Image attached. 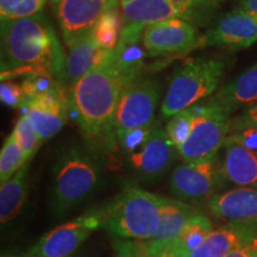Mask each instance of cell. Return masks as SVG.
I'll return each mask as SVG.
<instances>
[{"mask_svg":"<svg viewBox=\"0 0 257 257\" xmlns=\"http://www.w3.org/2000/svg\"><path fill=\"white\" fill-rule=\"evenodd\" d=\"M0 99L2 102L10 107L22 108L27 102V95L22 86L16 85L15 82L2 81L0 86Z\"/></svg>","mask_w":257,"mask_h":257,"instance_id":"obj_32","label":"cell"},{"mask_svg":"<svg viewBox=\"0 0 257 257\" xmlns=\"http://www.w3.org/2000/svg\"><path fill=\"white\" fill-rule=\"evenodd\" d=\"M115 257H120V256H119V255H117V256H115Z\"/></svg>","mask_w":257,"mask_h":257,"instance_id":"obj_42","label":"cell"},{"mask_svg":"<svg viewBox=\"0 0 257 257\" xmlns=\"http://www.w3.org/2000/svg\"><path fill=\"white\" fill-rule=\"evenodd\" d=\"M257 41V18L253 12L242 10L230 12L200 37L199 47L249 48Z\"/></svg>","mask_w":257,"mask_h":257,"instance_id":"obj_12","label":"cell"},{"mask_svg":"<svg viewBox=\"0 0 257 257\" xmlns=\"http://www.w3.org/2000/svg\"><path fill=\"white\" fill-rule=\"evenodd\" d=\"M197 212L186 201L163 198L159 227L148 243L142 245L143 257H157L166 252L169 244Z\"/></svg>","mask_w":257,"mask_h":257,"instance_id":"obj_15","label":"cell"},{"mask_svg":"<svg viewBox=\"0 0 257 257\" xmlns=\"http://www.w3.org/2000/svg\"><path fill=\"white\" fill-rule=\"evenodd\" d=\"M28 160L14 131L6 137L0 152V181L5 184L27 165Z\"/></svg>","mask_w":257,"mask_h":257,"instance_id":"obj_25","label":"cell"},{"mask_svg":"<svg viewBox=\"0 0 257 257\" xmlns=\"http://www.w3.org/2000/svg\"><path fill=\"white\" fill-rule=\"evenodd\" d=\"M231 136L236 141H238L240 144H243L244 147L257 153V127L246 126L237 128L231 133Z\"/></svg>","mask_w":257,"mask_h":257,"instance_id":"obj_33","label":"cell"},{"mask_svg":"<svg viewBox=\"0 0 257 257\" xmlns=\"http://www.w3.org/2000/svg\"><path fill=\"white\" fill-rule=\"evenodd\" d=\"M14 133L16 137H17L18 143L21 144L22 149H23L25 157L29 161L36 154L37 149L40 148L43 141L41 140V137L38 136L36 130L32 127L30 121L28 120V118L25 115L19 118L17 123H16Z\"/></svg>","mask_w":257,"mask_h":257,"instance_id":"obj_29","label":"cell"},{"mask_svg":"<svg viewBox=\"0 0 257 257\" xmlns=\"http://www.w3.org/2000/svg\"><path fill=\"white\" fill-rule=\"evenodd\" d=\"M223 172L216 160L186 162L172 173L169 187L172 194L182 201H201L214 195L223 184Z\"/></svg>","mask_w":257,"mask_h":257,"instance_id":"obj_7","label":"cell"},{"mask_svg":"<svg viewBox=\"0 0 257 257\" xmlns=\"http://www.w3.org/2000/svg\"><path fill=\"white\" fill-rule=\"evenodd\" d=\"M225 257H257V240L250 245L244 246V248L237 249L234 251L227 253Z\"/></svg>","mask_w":257,"mask_h":257,"instance_id":"obj_36","label":"cell"},{"mask_svg":"<svg viewBox=\"0 0 257 257\" xmlns=\"http://www.w3.org/2000/svg\"><path fill=\"white\" fill-rule=\"evenodd\" d=\"M3 257H15V256H3ZM25 257H35V256H32V255H30V253H28V255Z\"/></svg>","mask_w":257,"mask_h":257,"instance_id":"obj_41","label":"cell"},{"mask_svg":"<svg viewBox=\"0 0 257 257\" xmlns=\"http://www.w3.org/2000/svg\"><path fill=\"white\" fill-rule=\"evenodd\" d=\"M22 87H23L25 95L29 99L53 91L59 86L55 85L51 74L47 72H40L28 75Z\"/></svg>","mask_w":257,"mask_h":257,"instance_id":"obj_30","label":"cell"},{"mask_svg":"<svg viewBox=\"0 0 257 257\" xmlns=\"http://www.w3.org/2000/svg\"><path fill=\"white\" fill-rule=\"evenodd\" d=\"M210 101L229 117L240 107L257 104V64L225 85Z\"/></svg>","mask_w":257,"mask_h":257,"instance_id":"obj_21","label":"cell"},{"mask_svg":"<svg viewBox=\"0 0 257 257\" xmlns=\"http://www.w3.org/2000/svg\"><path fill=\"white\" fill-rule=\"evenodd\" d=\"M112 56H113V50L104 49L99 46L93 31H91L69 47L62 81L70 86L75 85L82 76H85L92 69L107 62L112 59Z\"/></svg>","mask_w":257,"mask_h":257,"instance_id":"obj_17","label":"cell"},{"mask_svg":"<svg viewBox=\"0 0 257 257\" xmlns=\"http://www.w3.org/2000/svg\"><path fill=\"white\" fill-rule=\"evenodd\" d=\"M257 240V221H229L212 231L206 240L187 257H225Z\"/></svg>","mask_w":257,"mask_h":257,"instance_id":"obj_16","label":"cell"},{"mask_svg":"<svg viewBox=\"0 0 257 257\" xmlns=\"http://www.w3.org/2000/svg\"><path fill=\"white\" fill-rule=\"evenodd\" d=\"M214 217L227 221H257V188H236L214 194L208 200Z\"/></svg>","mask_w":257,"mask_h":257,"instance_id":"obj_19","label":"cell"},{"mask_svg":"<svg viewBox=\"0 0 257 257\" xmlns=\"http://www.w3.org/2000/svg\"><path fill=\"white\" fill-rule=\"evenodd\" d=\"M46 0H0L2 21L32 17L43 9Z\"/></svg>","mask_w":257,"mask_h":257,"instance_id":"obj_27","label":"cell"},{"mask_svg":"<svg viewBox=\"0 0 257 257\" xmlns=\"http://www.w3.org/2000/svg\"><path fill=\"white\" fill-rule=\"evenodd\" d=\"M68 47L93 31L101 16L118 6V0H53Z\"/></svg>","mask_w":257,"mask_h":257,"instance_id":"obj_10","label":"cell"},{"mask_svg":"<svg viewBox=\"0 0 257 257\" xmlns=\"http://www.w3.org/2000/svg\"><path fill=\"white\" fill-rule=\"evenodd\" d=\"M224 63L214 59H193L180 67L170 79L161 105L163 117H173L216 91L224 73Z\"/></svg>","mask_w":257,"mask_h":257,"instance_id":"obj_5","label":"cell"},{"mask_svg":"<svg viewBox=\"0 0 257 257\" xmlns=\"http://www.w3.org/2000/svg\"><path fill=\"white\" fill-rule=\"evenodd\" d=\"M256 155H257V153H256Z\"/></svg>","mask_w":257,"mask_h":257,"instance_id":"obj_43","label":"cell"},{"mask_svg":"<svg viewBox=\"0 0 257 257\" xmlns=\"http://www.w3.org/2000/svg\"><path fill=\"white\" fill-rule=\"evenodd\" d=\"M172 18L193 22L189 12L169 0H131L123 5V27L146 30L148 25Z\"/></svg>","mask_w":257,"mask_h":257,"instance_id":"obj_18","label":"cell"},{"mask_svg":"<svg viewBox=\"0 0 257 257\" xmlns=\"http://www.w3.org/2000/svg\"><path fill=\"white\" fill-rule=\"evenodd\" d=\"M99 227H101L100 211H88L76 220L60 225L44 234L29 253L35 257H69Z\"/></svg>","mask_w":257,"mask_h":257,"instance_id":"obj_9","label":"cell"},{"mask_svg":"<svg viewBox=\"0 0 257 257\" xmlns=\"http://www.w3.org/2000/svg\"><path fill=\"white\" fill-rule=\"evenodd\" d=\"M176 147L161 126L153 127L144 146L130 155V162L140 175L146 179L160 178L173 163Z\"/></svg>","mask_w":257,"mask_h":257,"instance_id":"obj_14","label":"cell"},{"mask_svg":"<svg viewBox=\"0 0 257 257\" xmlns=\"http://www.w3.org/2000/svg\"><path fill=\"white\" fill-rule=\"evenodd\" d=\"M141 38L120 35L118 46L113 50V62L126 85L136 80L147 57L146 51L140 46Z\"/></svg>","mask_w":257,"mask_h":257,"instance_id":"obj_23","label":"cell"},{"mask_svg":"<svg viewBox=\"0 0 257 257\" xmlns=\"http://www.w3.org/2000/svg\"><path fill=\"white\" fill-rule=\"evenodd\" d=\"M212 232V223L205 214L197 212L191 217L166 251L187 257L192 251L201 246Z\"/></svg>","mask_w":257,"mask_h":257,"instance_id":"obj_22","label":"cell"},{"mask_svg":"<svg viewBox=\"0 0 257 257\" xmlns=\"http://www.w3.org/2000/svg\"><path fill=\"white\" fill-rule=\"evenodd\" d=\"M157 257H182V256H179V255H175V253H172V252L166 251V252L161 253V255L157 256Z\"/></svg>","mask_w":257,"mask_h":257,"instance_id":"obj_39","label":"cell"},{"mask_svg":"<svg viewBox=\"0 0 257 257\" xmlns=\"http://www.w3.org/2000/svg\"><path fill=\"white\" fill-rule=\"evenodd\" d=\"M194 119L195 113L191 106V107L186 108V110L173 115L172 119L167 124V134H168L170 141H172L176 148H179L181 144L186 142L189 134H191L192 125Z\"/></svg>","mask_w":257,"mask_h":257,"instance_id":"obj_28","label":"cell"},{"mask_svg":"<svg viewBox=\"0 0 257 257\" xmlns=\"http://www.w3.org/2000/svg\"><path fill=\"white\" fill-rule=\"evenodd\" d=\"M126 82L113 62L96 67L72 86L68 111L96 148H111L114 143L115 117Z\"/></svg>","mask_w":257,"mask_h":257,"instance_id":"obj_1","label":"cell"},{"mask_svg":"<svg viewBox=\"0 0 257 257\" xmlns=\"http://www.w3.org/2000/svg\"><path fill=\"white\" fill-rule=\"evenodd\" d=\"M240 9L245 12H256L257 11V0H239Z\"/></svg>","mask_w":257,"mask_h":257,"instance_id":"obj_37","label":"cell"},{"mask_svg":"<svg viewBox=\"0 0 257 257\" xmlns=\"http://www.w3.org/2000/svg\"><path fill=\"white\" fill-rule=\"evenodd\" d=\"M159 99V88L153 81L135 80L121 93L115 117V135L124 136L127 131L152 125Z\"/></svg>","mask_w":257,"mask_h":257,"instance_id":"obj_8","label":"cell"},{"mask_svg":"<svg viewBox=\"0 0 257 257\" xmlns=\"http://www.w3.org/2000/svg\"><path fill=\"white\" fill-rule=\"evenodd\" d=\"M163 197L127 186L107 206L99 208L101 227L118 238L149 240L160 224Z\"/></svg>","mask_w":257,"mask_h":257,"instance_id":"obj_3","label":"cell"},{"mask_svg":"<svg viewBox=\"0 0 257 257\" xmlns=\"http://www.w3.org/2000/svg\"><path fill=\"white\" fill-rule=\"evenodd\" d=\"M143 47L153 54L186 53L199 47L197 29L181 18H172L148 25L143 32Z\"/></svg>","mask_w":257,"mask_h":257,"instance_id":"obj_13","label":"cell"},{"mask_svg":"<svg viewBox=\"0 0 257 257\" xmlns=\"http://www.w3.org/2000/svg\"><path fill=\"white\" fill-rule=\"evenodd\" d=\"M128 2H131V0H120L121 5H125V4H126V3H128Z\"/></svg>","mask_w":257,"mask_h":257,"instance_id":"obj_40","label":"cell"},{"mask_svg":"<svg viewBox=\"0 0 257 257\" xmlns=\"http://www.w3.org/2000/svg\"><path fill=\"white\" fill-rule=\"evenodd\" d=\"M53 208L60 216L88 199L101 181V167L88 150L70 147L53 169Z\"/></svg>","mask_w":257,"mask_h":257,"instance_id":"obj_4","label":"cell"},{"mask_svg":"<svg viewBox=\"0 0 257 257\" xmlns=\"http://www.w3.org/2000/svg\"><path fill=\"white\" fill-rule=\"evenodd\" d=\"M67 56L42 15L2 21V76L18 68L46 70L62 80Z\"/></svg>","mask_w":257,"mask_h":257,"instance_id":"obj_2","label":"cell"},{"mask_svg":"<svg viewBox=\"0 0 257 257\" xmlns=\"http://www.w3.org/2000/svg\"><path fill=\"white\" fill-rule=\"evenodd\" d=\"M169 2H172L173 4L180 6L181 9L186 10V11L189 12L192 16V19L193 22L197 21V17H198V6H197V3H195V0H169Z\"/></svg>","mask_w":257,"mask_h":257,"instance_id":"obj_35","label":"cell"},{"mask_svg":"<svg viewBox=\"0 0 257 257\" xmlns=\"http://www.w3.org/2000/svg\"><path fill=\"white\" fill-rule=\"evenodd\" d=\"M192 108L195 119L188 138L178 148L179 155L189 163L214 159L231 134L229 115L211 101L193 105Z\"/></svg>","mask_w":257,"mask_h":257,"instance_id":"obj_6","label":"cell"},{"mask_svg":"<svg viewBox=\"0 0 257 257\" xmlns=\"http://www.w3.org/2000/svg\"><path fill=\"white\" fill-rule=\"evenodd\" d=\"M28 165L0 187V220L3 224L15 219L23 208L28 193Z\"/></svg>","mask_w":257,"mask_h":257,"instance_id":"obj_24","label":"cell"},{"mask_svg":"<svg viewBox=\"0 0 257 257\" xmlns=\"http://www.w3.org/2000/svg\"><path fill=\"white\" fill-rule=\"evenodd\" d=\"M216 2H219V0H195L198 8H200V6L208 5V4H212V3H216Z\"/></svg>","mask_w":257,"mask_h":257,"instance_id":"obj_38","label":"cell"},{"mask_svg":"<svg viewBox=\"0 0 257 257\" xmlns=\"http://www.w3.org/2000/svg\"><path fill=\"white\" fill-rule=\"evenodd\" d=\"M225 156L221 172L234 185L257 188V155L231 136L225 142Z\"/></svg>","mask_w":257,"mask_h":257,"instance_id":"obj_20","label":"cell"},{"mask_svg":"<svg viewBox=\"0 0 257 257\" xmlns=\"http://www.w3.org/2000/svg\"><path fill=\"white\" fill-rule=\"evenodd\" d=\"M120 34V18L117 8L105 12L93 29L95 41L101 48L107 50H114L117 48Z\"/></svg>","mask_w":257,"mask_h":257,"instance_id":"obj_26","label":"cell"},{"mask_svg":"<svg viewBox=\"0 0 257 257\" xmlns=\"http://www.w3.org/2000/svg\"><path fill=\"white\" fill-rule=\"evenodd\" d=\"M152 130V125H147V126H140L127 131L124 136L120 137L121 146H123L125 152L131 155V154L136 153L137 149L140 150L148 141Z\"/></svg>","mask_w":257,"mask_h":257,"instance_id":"obj_31","label":"cell"},{"mask_svg":"<svg viewBox=\"0 0 257 257\" xmlns=\"http://www.w3.org/2000/svg\"><path fill=\"white\" fill-rule=\"evenodd\" d=\"M246 126L257 127V104L251 105L250 107L244 111V113L236 119L231 120V133L237 128H242Z\"/></svg>","mask_w":257,"mask_h":257,"instance_id":"obj_34","label":"cell"},{"mask_svg":"<svg viewBox=\"0 0 257 257\" xmlns=\"http://www.w3.org/2000/svg\"><path fill=\"white\" fill-rule=\"evenodd\" d=\"M22 111L44 142L55 136L66 125L67 114L69 113L68 94H64L62 89L57 87L27 99Z\"/></svg>","mask_w":257,"mask_h":257,"instance_id":"obj_11","label":"cell"}]
</instances>
